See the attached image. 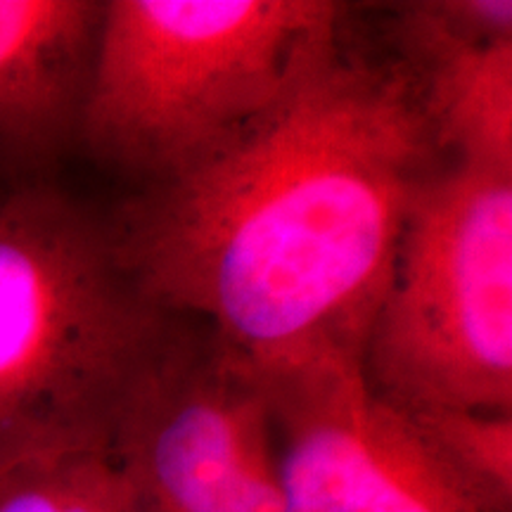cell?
Wrapping results in <instances>:
<instances>
[{"instance_id": "obj_1", "label": "cell", "mask_w": 512, "mask_h": 512, "mask_svg": "<svg viewBox=\"0 0 512 512\" xmlns=\"http://www.w3.org/2000/svg\"><path fill=\"white\" fill-rule=\"evenodd\" d=\"M446 164L411 79L339 29L240 136L112 219L152 302L266 373L363 356L408 211Z\"/></svg>"}, {"instance_id": "obj_2", "label": "cell", "mask_w": 512, "mask_h": 512, "mask_svg": "<svg viewBox=\"0 0 512 512\" xmlns=\"http://www.w3.org/2000/svg\"><path fill=\"white\" fill-rule=\"evenodd\" d=\"M181 316L126 264L112 211L62 178H0V470L107 451Z\"/></svg>"}, {"instance_id": "obj_3", "label": "cell", "mask_w": 512, "mask_h": 512, "mask_svg": "<svg viewBox=\"0 0 512 512\" xmlns=\"http://www.w3.org/2000/svg\"><path fill=\"white\" fill-rule=\"evenodd\" d=\"M328 0H105L79 152L140 188L188 174L342 29Z\"/></svg>"}, {"instance_id": "obj_4", "label": "cell", "mask_w": 512, "mask_h": 512, "mask_svg": "<svg viewBox=\"0 0 512 512\" xmlns=\"http://www.w3.org/2000/svg\"><path fill=\"white\" fill-rule=\"evenodd\" d=\"M363 375L401 411L512 413V176L448 162L420 190Z\"/></svg>"}, {"instance_id": "obj_5", "label": "cell", "mask_w": 512, "mask_h": 512, "mask_svg": "<svg viewBox=\"0 0 512 512\" xmlns=\"http://www.w3.org/2000/svg\"><path fill=\"white\" fill-rule=\"evenodd\" d=\"M136 512H285L252 363L181 318L107 448Z\"/></svg>"}, {"instance_id": "obj_6", "label": "cell", "mask_w": 512, "mask_h": 512, "mask_svg": "<svg viewBox=\"0 0 512 512\" xmlns=\"http://www.w3.org/2000/svg\"><path fill=\"white\" fill-rule=\"evenodd\" d=\"M256 377L285 512H501L370 389L363 356L328 354Z\"/></svg>"}, {"instance_id": "obj_7", "label": "cell", "mask_w": 512, "mask_h": 512, "mask_svg": "<svg viewBox=\"0 0 512 512\" xmlns=\"http://www.w3.org/2000/svg\"><path fill=\"white\" fill-rule=\"evenodd\" d=\"M392 60L451 164L512 176V3L392 5Z\"/></svg>"}, {"instance_id": "obj_8", "label": "cell", "mask_w": 512, "mask_h": 512, "mask_svg": "<svg viewBox=\"0 0 512 512\" xmlns=\"http://www.w3.org/2000/svg\"><path fill=\"white\" fill-rule=\"evenodd\" d=\"M105 0H0V178H57L79 152Z\"/></svg>"}, {"instance_id": "obj_9", "label": "cell", "mask_w": 512, "mask_h": 512, "mask_svg": "<svg viewBox=\"0 0 512 512\" xmlns=\"http://www.w3.org/2000/svg\"><path fill=\"white\" fill-rule=\"evenodd\" d=\"M0 512H136L107 451L60 453L0 470Z\"/></svg>"}, {"instance_id": "obj_10", "label": "cell", "mask_w": 512, "mask_h": 512, "mask_svg": "<svg viewBox=\"0 0 512 512\" xmlns=\"http://www.w3.org/2000/svg\"><path fill=\"white\" fill-rule=\"evenodd\" d=\"M403 413L477 496L496 510L512 512V413L465 408H420Z\"/></svg>"}]
</instances>
